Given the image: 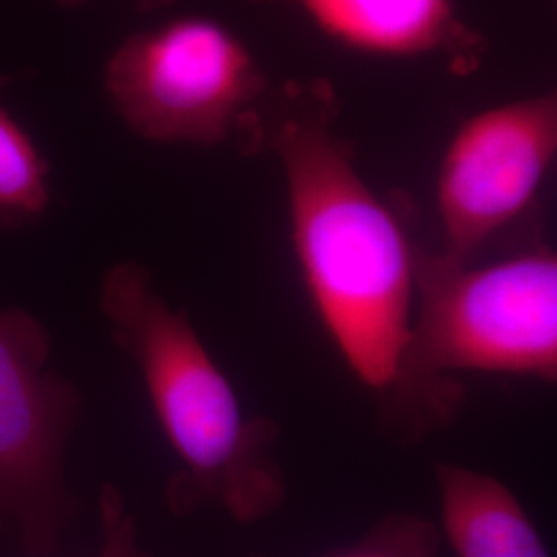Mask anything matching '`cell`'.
<instances>
[{"mask_svg":"<svg viewBox=\"0 0 557 557\" xmlns=\"http://www.w3.org/2000/svg\"><path fill=\"white\" fill-rule=\"evenodd\" d=\"M442 543V533L432 520L395 512L356 543L319 557H440Z\"/></svg>","mask_w":557,"mask_h":557,"instance_id":"obj_10","label":"cell"},{"mask_svg":"<svg viewBox=\"0 0 557 557\" xmlns=\"http://www.w3.org/2000/svg\"><path fill=\"white\" fill-rule=\"evenodd\" d=\"M60 7H64V9H79L83 4H87L89 0H57ZM174 0H135V7H137V11L140 13H147V11H160V9H165V7H170Z\"/></svg>","mask_w":557,"mask_h":557,"instance_id":"obj_12","label":"cell"},{"mask_svg":"<svg viewBox=\"0 0 557 557\" xmlns=\"http://www.w3.org/2000/svg\"><path fill=\"white\" fill-rule=\"evenodd\" d=\"M440 533L455 557H552L520 499L499 479L453 462L434 467Z\"/></svg>","mask_w":557,"mask_h":557,"instance_id":"obj_8","label":"cell"},{"mask_svg":"<svg viewBox=\"0 0 557 557\" xmlns=\"http://www.w3.org/2000/svg\"><path fill=\"white\" fill-rule=\"evenodd\" d=\"M338 98L324 79L271 85L239 122L250 156H275L308 294L351 372L380 398L398 397L418 308L419 244L405 213L359 174L335 131Z\"/></svg>","mask_w":557,"mask_h":557,"instance_id":"obj_1","label":"cell"},{"mask_svg":"<svg viewBox=\"0 0 557 557\" xmlns=\"http://www.w3.org/2000/svg\"><path fill=\"white\" fill-rule=\"evenodd\" d=\"M556 156L557 87L465 120L440 161V257L473 262L529 211Z\"/></svg>","mask_w":557,"mask_h":557,"instance_id":"obj_6","label":"cell"},{"mask_svg":"<svg viewBox=\"0 0 557 557\" xmlns=\"http://www.w3.org/2000/svg\"><path fill=\"white\" fill-rule=\"evenodd\" d=\"M101 547L96 557H145L137 545L135 522L114 485H103L100 496Z\"/></svg>","mask_w":557,"mask_h":557,"instance_id":"obj_11","label":"cell"},{"mask_svg":"<svg viewBox=\"0 0 557 557\" xmlns=\"http://www.w3.org/2000/svg\"><path fill=\"white\" fill-rule=\"evenodd\" d=\"M100 304L178 458L168 490L172 508L182 512L218 504L242 522L273 515L285 498L275 457L277 425L244 416L199 333L161 296L145 267H112L101 283Z\"/></svg>","mask_w":557,"mask_h":557,"instance_id":"obj_2","label":"cell"},{"mask_svg":"<svg viewBox=\"0 0 557 557\" xmlns=\"http://www.w3.org/2000/svg\"><path fill=\"white\" fill-rule=\"evenodd\" d=\"M299 9L324 36L351 50L393 59H440L471 75L487 44L460 17L455 0H259Z\"/></svg>","mask_w":557,"mask_h":557,"instance_id":"obj_7","label":"cell"},{"mask_svg":"<svg viewBox=\"0 0 557 557\" xmlns=\"http://www.w3.org/2000/svg\"><path fill=\"white\" fill-rule=\"evenodd\" d=\"M50 347L34 314L0 312V535L29 554L50 552L73 512L64 467L83 398L48 368Z\"/></svg>","mask_w":557,"mask_h":557,"instance_id":"obj_5","label":"cell"},{"mask_svg":"<svg viewBox=\"0 0 557 557\" xmlns=\"http://www.w3.org/2000/svg\"><path fill=\"white\" fill-rule=\"evenodd\" d=\"M103 85L140 139L200 147L236 137L242 119L271 89L248 46L205 17L126 38L106 64Z\"/></svg>","mask_w":557,"mask_h":557,"instance_id":"obj_4","label":"cell"},{"mask_svg":"<svg viewBox=\"0 0 557 557\" xmlns=\"http://www.w3.org/2000/svg\"><path fill=\"white\" fill-rule=\"evenodd\" d=\"M556 2H557V0H556Z\"/></svg>","mask_w":557,"mask_h":557,"instance_id":"obj_13","label":"cell"},{"mask_svg":"<svg viewBox=\"0 0 557 557\" xmlns=\"http://www.w3.org/2000/svg\"><path fill=\"white\" fill-rule=\"evenodd\" d=\"M455 372L557 384V250L475 264L419 248L405 379L382 413L398 438L418 442L455 421L465 403Z\"/></svg>","mask_w":557,"mask_h":557,"instance_id":"obj_3","label":"cell"},{"mask_svg":"<svg viewBox=\"0 0 557 557\" xmlns=\"http://www.w3.org/2000/svg\"><path fill=\"white\" fill-rule=\"evenodd\" d=\"M21 75H0V91ZM50 165L36 140L0 103V232L40 220L50 207Z\"/></svg>","mask_w":557,"mask_h":557,"instance_id":"obj_9","label":"cell"}]
</instances>
